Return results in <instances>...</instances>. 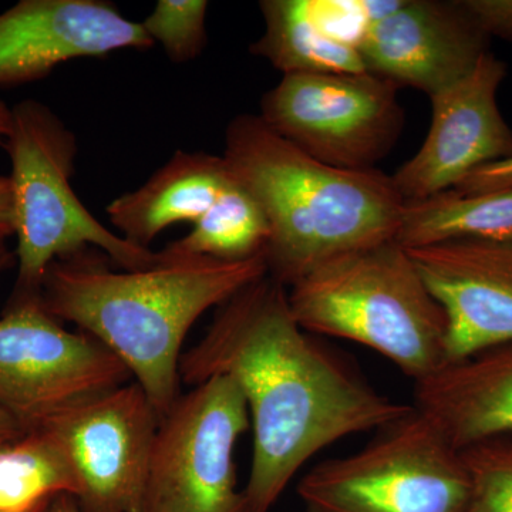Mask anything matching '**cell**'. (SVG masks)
Returning a JSON list of instances; mask_svg holds the SVG:
<instances>
[{
	"mask_svg": "<svg viewBox=\"0 0 512 512\" xmlns=\"http://www.w3.org/2000/svg\"><path fill=\"white\" fill-rule=\"evenodd\" d=\"M212 376L234 380L254 429L245 512L271 511L323 448L413 409L376 392L312 339L293 318L288 289L269 275L221 305L204 338L181 356V383Z\"/></svg>",
	"mask_w": 512,
	"mask_h": 512,
	"instance_id": "cell-1",
	"label": "cell"
},
{
	"mask_svg": "<svg viewBox=\"0 0 512 512\" xmlns=\"http://www.w3.org/2000/svg\"><path fill=\"white\" fill-rule=\"evenodd\" d=\"M109 261L87 249L53 262L40 299L56 319L79 326L119 357L161 420L180 397L181 349L192 326L268 275V265L265 256L221 262L161 252L156 265L137 271L111 269Z\"/></svg>",
	"mask_w": 512,
	"mask_h": 512,
	"instance_id": "cell-2",
	"label": "cell"
},
{
	"mask_svg": "<svg viewBox=\"0 0 512 512\" xmlns=\"http://www.w3.org/2000/svg\"><path fill=\"white\" fill-rule=\"evenodd\" d=\"M222 157L264 211L268 275L285 288L329 259L396 237L404 200L377 168L320 163L255 114L228 124Z\"/></svg>",
	"mask_w": 512,
	"mask_h": 512,
	"instance_id": "cell-3",
	"label": "cell"
},
{
	"mask_svg": "<svg viewBox=\"0 0 512 512\" xmlns=\"http://www.w3.org/2000/svg\"><path fill=\"white\" fill-rule=\"evenodd\" d=\"M288 299L306 332L360 343L416 383L447 365L446 313L396 241L329 259L292 285Z\"/></svg>",
	"mask_w": 512,
	"mask_h": 512,
	"instance_id": "cell-4",
	"label": "cell"
},
{
	"mask_svg": "<svg viewBox=\"0 0 512 512\" xmlns=\"http://www.w3.org/2000/svg\"><path fill=\"white\" fill-rule=\"evenodd\" d=\"M6 150L12 161L18 281L13 296L40 295L47 268L99 249L124 271L150 268L158 252L138 247L101 224L72 187L77 140L56 113L36 100L12 107Z\"/></svg>",
	"mask_w": 512,
	"mask_h": 512,
	"instance_id": "cell-5",
	"label": "cell"
},
{
	"mask_svg": "<svg viewBox=\"0 0 512 512\" xmlns=\"http://www.w3.org/2000/svg\"><path fill=\"white\" fill-rule=\"evenodd\" d=\"M306 512H466L460 451L416 407L350 456L313 467L298 484Z\"/></svg>",
	"mask_w": 512,
	"mask_h": 512,
	"instance_id": "cell-6",
	"label": "cell"
},
{
	"mask_svg": "<svg viewBox=\"0 0 512 512\" xmlns=\"http://www.w3.org/2000/svg\"><path fill=\"white\" fill-rule=\"evenodd\" d=\"M234 380L212 376L180 394L161 417L140 512H245L234 450L248 430Z\"/></svg>",
	"mask_w": 512,
	"mask_h": 512,
	"instance_id": "cell-7",
	"label": "cell"
},
{
	"mask_svg": "<svg viewBox=\"0 0 512 512\" xmlns=\"http://www.w3.org/2000/svg\"><path fill=\"white\" fill-rule=\"evenodd\" d=\"M131 377L99 340L64 329L40 295L13 296L0 318V409L25 433Z\"/></svg>",
	"mask_w": 512,
	"mask_h": 512,
	"instance_id": "cell-8",
	"label": "cell"
},
{
	"mask_svg": "<svg viewBox=\"0 0 512 512\" xmlns=\"http://www.w3.org/2000/svg\"><path fill=\"white\" fill-rule=\"evenodd\" d=\"M397 92L370 72L288 74L262 97L259 117L320 163L373 170L403 131Z\"/></svg>",
	"mask_w": 512,
	"mask_h": 512,
	"instance_id": "cell-9",
	"label": "cell"
},
{
	"mask_svg": "<svg viewBox=\"0 0 512 512\" xmlns=\"http://www.w3.org/2000/svg\"><path fill=\"white\" fill-rule=\"evenodd\" d=\"M160 416L136 382L47 421L69 458L84 512H140Z\"/></svg>",
	"mask_w": 512,
	"mask_h": 512,
	"instance_id": "cell-10",
	"label": "cell"
},
{
	"mask_svg": "<svg viewBox=\"0 0 512 512\" xmlns=\"http://www.w3.org/2000/svg\"><path fill=\"white\" fill-rule=\"evenodd\" d=\"M505 76L503 60L488 52L464 79L430 97L426 140L392 175L404 202L453 190L478 168L512 157V130L497 103Z\"/></svg>",
	"mask_w": 512,
	"mask_h": 512,
	"instance_id": "cell-11",
	"label": "cell"
},
{
	"mask_svg": "<svg viewBox=\"0 0 512 512\" xmlns=\"http://www.w3.org/2000/svg\"><path fill=\"white\" fill-rule=\"evenodd\" d=\"M488 45L461 0H402L367 26L357 49L366 72L431 97L464 79Z\"/></svg>",
	"mask_w": 512,
	"mask_h": 512,
	"instance_id": "cell-12",
	"label": "cell"
},
{
	"mask_svg": "<svg viewBox=\"0 0 512 512\" xmlns=\"http://www.w3.org/2000/svg\"><path fill=\"white\" fill-rule=\"evenodd\" d=\"M154 46L104 0H20L0 13V87L45 79L60 64Z\"/></svg>",
	"mask_w": 512,
	"mask_h": 512,
	"instance_id": "cell-13",
	"label": "cell"
},
{
	"mask_svg": "<svg viewBox=\"0 0 512 512\" xmlns=\"http://www.w3.org/2000/svg\"><path fill=\"white\" fill-rule=\"evenodd\" d=\"M447 319L448 363L512 345V242L407 249Z\"/></svg>",
	"mask_w": 512,
	"mask_h": 512,
	"instance_id": "cell-14",
	"label": "cell"
},
{
	"mask_svg": "<svg viewBox=\"0 0 512 512\" xmlns=\"http://www.w3.org/2000/svg\"><path fill=\"white\" fill-rule=\"evenodd\" d=\"M417 410L458 451L512 436V345L448 363L416 383Z\"/></svg>",
	"mask_w": 512,
	"mask_h": 512,
	"instance_id": "cell-15",
	"label": "cell"
},
{
	"mask_svg": "<svg viewBox=\"0 0 512 512\" xmlns=\"http://www.w3.org/2000/svg\"><path fill=\"white\" fill-rule=\"evenodd\" d=\"M231 180L224 157L178 151L146 184L111 201L106 212L121 237L150 248L165 229L200 220Z\"/></svg>",
	"mask_w": 512,
	"mask_h": 512,
	"instance_id": "cell-16",
	"label": "cell"
},
{
	"mask_svg": "<svg viewBox=\"0 0 512 512\" xmlns=\"http://www.w3.org/2000/svg\"><path fill=\"white\" fill-rule=\"evenodd\" d=\"M264 35L249 47L288 74L366 72L359 49L326 29L315 0H264Z\"/></svg>",
	"mask_w": 512,
	"mask_h": 512,
	"instance_id": "cell-17",
	"label": "cell"
},
{
	"mask_svg": "<svg viewBox=\"0 0 512 512\" xmlns=\"http://www.w3.org/2000/svg\"><path fill=\"white\" fill-rule=\"evenodd\" d=\"M394 241L406 249L456 241L512 242V188L483 194L448 190L404 202Z\"/></svg>",
	"mask_w": 512,
	"mask_h": 512,
	"instance_id": "cell-18",
	"label": "cell"
},
{
	"mask_svg": "<svg viewBox=\"0 0 512 512\" xmlns=\"http://www.w3.org/2000/svg\"><path fill=\"white\" fill-rule=\"evenodd\" d=\"M269 235L261 205L232 178L210 210L192 224L190 234L160 252L170 258L249 261L265 256Z\"/></svg>",
	"mask_w": 512,
	"mask_h": 512,
	"instance_id": "cell-19",
	"label": "cell"
},
{
	"mask_svg": "<svg viewBox=\"0 0 512 512\" xmlns=\"http://www.w3.org/2000/svg\"><path fill=\"white\" fill-rule=\"evenodd\" d=\"M62 494L79 497V481L47 431L0 444V512H33Z\"/></svg>",
	"mask_w": 512,
	"mask_h": 512,
	"instance_id": "cell-20",
	"label": "cell"
},
{
	"mask_svg": "<svg viewBox=\"0 0 512 512\" xmlns=\"http://www.w3.org/2000/svg\"><path fill=\"white\" fill-rule=\"evenodd\" d=\"M470 478L466 512H512V439L481 441L460 451Z\"/></svg>",
	"mask_w": 512,
	"mask_h": 512,
	"instance_id": "cell-21",
	"label": "cell"
},
{
	"mask_svg": "<svg viewBox=\"0 0 512 512\" xmlns=\"http://www.w3.org/2000/svg\"><path fill=\"white\" fill-rule=\"evenodd\" d=\"M207 13L205 0H158L141 26L171 62L188 63L207 45Z\"/></svg>",
	"mask_w": 512,
	"mask_h": 512,
	"instance_id": "cell-22",
	"label": "cell"
},
{
	"mask_svg": "<svg viewBox=\"0 0 512 512\" xmlns=\"http://www.w3.org/2000/svg\"><path fill=\"white\" fill-rule=\"evenodd\" d=\"M488 37L512 43V0H461Z\"/></svg>",
	"mask_w": 512,
	"mask_h": 512,
	"instance_id": "cell-23",
	"label": "cell"
},
{
	"mask_svg": "<svg viewBox=\"0 0 512 512\" xmlns=\"http://www.w3.org/2000/svg\"><path fill=\"white\" fill-rule=\"evenodd\" d=\"M507 188H512V157L478 168L453 190L460 194H483Z\"/></svg>",
	"mask_w": 512,
	"mask_h": 512,
	"instance_id": "cell-24",
	"label": "cell"
},
{
	"mask_svg": "<svg viewBox=\"0 0 512 512\" xmlns=\"http://www.w3.org/2000/svg\"><path fill=\"white\" fill-rule=\"evenodd\" d=\"M0 234L15 235V212H13V191L9 175H0Z\"/></svg>",
	"mask_w": 512,
	"mask_h": 512,
	"instance_id": "cell-25",
	"label": "cell"
},
{
	"mask_svg": "<svg viewBox=\"0 0 512 512\" xmlns=\"http://www.w3.org/2000/svg\"><path fill=\"white\" fill-rule=\"evenodd\" d=\"M26 434L19 426L18 421L5 410L0 409V444L8 443V441L19 439Z\"/></svg>",
	"mask_w": 512,
	"mask_h": 512,
	"instance_id": "cell-26",
	"label": "cell"
},
{
	"mask_svg": "<svg viewBox=\"0 0 512 512\" xmlns=\"http://www.w3.org/2000/svg\"><path fill=\"white\" fill-rule=\"evenodd\" d=\"M47 512H84L76 498L69 494L57 495L53 498Z\"/></svg>",
	"mask_w": 512,
	"mask_h": 512,
	"instance_id": "cell-27",
	"label": "cell"
},
{
	"mask_svg": "<svg viewBox=\"0 0 512 512\" xmlns=\"http://www.w3.org/2000/svg\"><path fill=\"white\" fill-rule=\"evenodd\" d=\"M12 109L0 100V147H6L12 131Z\"/></svg>",
	"mask_w": 512,
	"mask_h": 512,
	"instance_id": "cell-28",
	"label": "cell"
},
{
	"mask_svg": "<svg viewBox=\"0 0 512 512\" xmlns=\"http://www.w3.org/2000/svg\"><path fill=\"white\" fill-rule=\"evenodd\" d=\"M8 238L6 235L0 234V278L12 262V252L8 248Z\"/></svg>",
	"mask_w": 512,
	"mask_h": 512,
	"instance_id": "cell-29",
	"label": "cell"
},
{
	"mask_svg": "<svg viewBox=\"0 0 512 512\" xmlns=\"http://www.w3.org/2000/svg\"><path fill=\"white\" fill-rule=\"evenodd\" d=\"M50 503H52V501H50ZM50 503L45 505V507L39 508V510H36V511H33V512H47V510H49Z\"/></svg>",
	"mask_w": 512,
	"mask_h": 512,
	"instance_id": "cell-30",
	"label": "cell"
}]
</instances>
